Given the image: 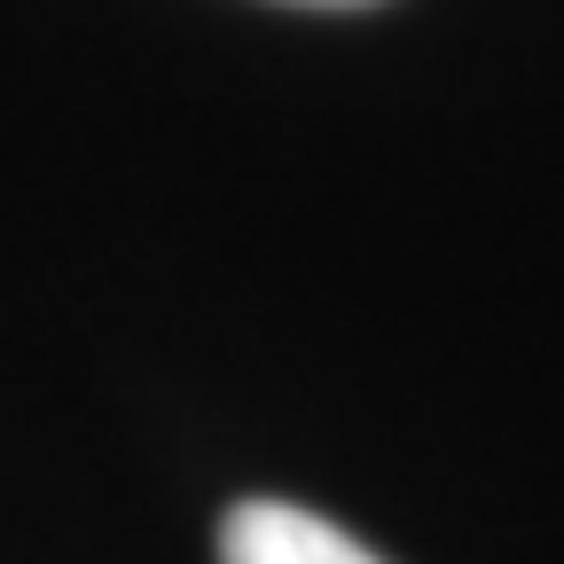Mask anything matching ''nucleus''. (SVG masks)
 <instances>
[{"label": "nucleus", "instance_id": "1", "mask_svg": "<svg viewBox=\"0 0 564 564\" xmlns=\"http://www.w3.org/2000/svg\"><path fill=\"white\" fill-rule=\"evenodd\" d=\"M220 564H377V556L299 502H243L220 525Z\"/></svg>", "mask_w": 564, "mask_h": 564}, {"label": "nucleus", "instance_id": "2", "mask_svg": "<svg viewBox=\"0 0 564 564\" xmlns=\"http://www.w3.org/2000/svg\"><path fill=\"white\" fill-rule=\"evenodd\" d=\"M291 9H369V0H291Z\"/></svg>", "mask_w": 564, "mask_h": 564}]
</instances>
